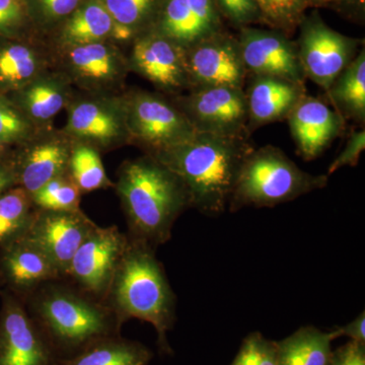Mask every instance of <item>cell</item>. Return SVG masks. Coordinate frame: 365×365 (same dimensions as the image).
Wrapping results in <instances>:
<instances>
[{"label": "cell", "instance_id": "cell-1", "mask_svg": "<svg viewBox=\"0 0 365 365\" xmlns=\"http://www.w3.org/2000/svg\"><path fill=\"white\" fill-rule=\"evenodd\" d=\"M114 189L128 225V235L157 250L172 237L173 227L191 201L186 187L150 155L124 160Z\"/></svg>", "mask_w": 365, "mask_h": 365}, {"label": "cell", "instance_id": "cell-2", "mask_svg": "<svg viewBox=\"0 0 365 365\" xmlns=\"http://www.w3.org/2000/svg\"><path fill=\"white\" fill-rule=\"evenodd\" d=\"M253 150L249 138L196 132L189 140L150 155L181 180L191 208L217 216L227 210L242 163Z\"/></svg>", "mask_w": 365, "mask_h": 365}, {"label": "cell", "instance_id": "cell-3", "mask_svg": "<svg viewBox=\"0 0 365 365\" xmlns=\"http://www.w3.org/2000/svg\"><path fill=\"white\" fill-rule=\"evenodd\" d=\"M21 302L59 360L121 335L114 312L66 279L46 282Z\"/></svg>", "mask_w": 365, "mask_h": 365}, {"label": "cell", "instance_id": "cell-4", "mask_svg": "<svg viewBox=\"0 0 365 365\" xmlns=\"http://www.w3.org/2000/svg\"><path fill=\"white\" fill-rule=\"evenodd\" d=\"M104 302L122 325L130 319L153 325L160 352L172 354L168 333L176 322L177 299L155 248L128 235Z\"/></svg>", "mask_w": 365, "mask_h": 365}, {"label": "cell", "instance_id": "cell-5", "mask_svg": "<svg viewBox=\"0 0 365 365\" xmlns=\"http://www.w3.org/2000/svg\"><path fill=\"white\" fill-rule=\"evenodd\" d=\"M327 175H312L300 169L280 148L272 145L254 150L242 163L228 210L274 207L328 185Z\"/></svg>", "mask_w": 365, "mask_h": 365}, {"label": "cell", "instance_id": "cell-6", "mask_svg": "<svg viewBox=\"0 0 365 365\" xmlns=\"http://www.w3.org/2000/svg\"><path fill=\"white\" fill-rule=\"evenodd\" d=\"M130 145L153 155L189 140L196 134L170 97L139 88L123 93Z\"/></svg>", "mask_w": 365, "mask_h": 365}, {"label": "cell", "instance_id": "cell-7", "mask_svg": "<svg viewBox=\"0 0 365 365\" xmlns=\"http://www.w3.org/2000/svg\"><path fill=\"white\" fill-rule=\"evenodd\" d=\"M54 68L78 91L119 95L130 73L126 50L113 41L91 43L53 51Z\"/></svg>", "mask_w": 365, "mask_h": 365}, {"label": "cell", "instance_id": "cell-8", "mask_svg": "<svg viewBox=\"0 0 365 365\" xmlns=\"http://www.w3.org/2000/svg\"><path fill=\"white\" fill-rule=\"evenodd\" d=\"M123 93L95 95L76 91L67 106L62 130L72 140L88 144L101 155L130 145Z\"/></svg>", "mask_w": 365, "mask_h": 365}, {"label": "cell", "instance_id": "cell-9", "mask_svg": "<svg viewBox=\"0 0 365 365\" xmlns=\"http://www.w3.org/2000/svg\"><path fill=\"white\" fill-rule=\"evenodd\" d=\"M170 98L198 133L249 138L245 88L204 86Z\"/></svg>", "mask_w": 365, "mask_h": 365}, {"label": "cell", "instance_id": "cell-10", "mask_svg": "<svg viewBox=\"0 0 365 365\" xmlns=\"http://www.w3.org/2000/svg\"><path fill=\"white\" fill-rule=\"evenodd\" d=\"M299 26L295 43L306 78L327 91L356 56L359 42L331 29L318 13L304 16Z\"/></svg>", "mask_w": 365, "mask_h": 365}, {"label": "cell", "instance_id": "cell-11", "mask_svg": "<svg viewBox=\"0 0 365 365\" xmlns=\"http://www.w3.org/2000/svg\"><path fill=\"white\" fill-rule=\"evenodd\" d=\"M130 72L150 81L158 93L175 97L192 90L185 49L153 30L137 36L126 49Z\"/></svg>", "mask_w": 365, "mask_h": 365}, {"label": "cell", "instance_id": "cell-12", "mask_svg": "<svg viewBox=\"0 0 365 365\" xmlns=\"http://www.w3.org/2000/svg\"><path fill=\"white\" fill-rule=\"evenodd\" d=\"M127 242L117 225H97L74 254L64 279L104 302Z\"/></svg>", "mask_w": 365, "mask_h": 365}, {"label": "cell", "instance_id": "cell-13", "mask_svg": "<svg viewBox=\"0 0 365 365\" xmlns=\"http://www.w3.org/2000/svg\"><path fill=\"white\" fill-rule=\"evenodd\" d=\"M72 139L55 126L39 129L30 138L14 148L11 160L16 185L30 195L67 172Z\"/></svg>", "mask_w": 365, "mask_h": 365}, {"label": "cell", "instance_id": "cell-14", "mask_svg": "<svg viewBox=\"0 0 365 365\" xmlns=\"http://www.w3.org/2000/svg\"><path fill=\"white\" fill-rule=\"evenodd\" d=\"M0 297V365H58L24 302L6 289Z\"/></svg>", "mask_w": 365, "mask_h": 365}, {"label": "cell", "instance_id": "cell-15", "mask_svg": "<svg viewBox=\"0 0 365 365\" xmlns=\"http://www.w3.org/2000/svg\"><path fill=\"white\" fill-rule=\"evenodd\" d=\"M97 225L81 209L35 208L23 237L47 255L64 279L74 254Z\"/></svg>", "mask_w": 365, "mask_h": 365}, {"label": "cell", "instance_id": "cell-16", "mask_svg": "<svg viewBox=\"0 0 365 365\" xmlns=\"http://www.w3.org/2000/svg\"><path fill=\"white\" fill-rule=\"evenodd\" d=\"M192 88L230 86L245 88L248 72L237 38L225 31L185 49Z\"/></svg>", "mask_w": 365, "mask_h": 365}, {"label": "cell", "instance_id": "cell-17", "mask_svg": "<svg viewBox=\"0 0 365 365\" xmlns=\"http://www.w3.org/2000/svg\"><path fill=\"white\" fill-rule=\"evenodd\" d=\"M247 72L306 85L297 43L280 31L244 26L237 37Z\"/></svg>", "mask_w": 365, "mask_h": 365}, {"label": "cell", "instance_id": "cell-18", "mask_svg": "<svg viewBox=\"0 0 365 365\" xmlns=\"http://www.w3.org/2000/svg\"><path fill=\"white\" fill-rule=\"evenodd\" d=\"M151 30L182 49L223 31L215 0H163Z\"/></svg>", "mask_w": 365, "mask_h": 365}, {"label": "cell", "instance_id": "cell-19", "mask_svg": "<svg viewBox=\"0 0 365 365\" xmlns=\"http://www.w3.org/2000/svg\"><path fill=\"white\" fill-rule=\"evenodd\" d=\"M63 279L47 255L21 235L0 249V290L24 300L49 281Z\"/></svg>", "mask_w": 365, "mask_h": 365}, {"label": "cell", "instance_id": "cell-20", "mask_svg": "<svg viewBox=\"0 0 365 365\" xmlns=\"http://www.w3.org/2000/svg\"><path fill=\"white\" fill-rule=\"evenodd\" d=\"M299 155L306 160L319 158L338 138L346 120L319 98L304 96L287 118Z\"/></svg>", "mask_w": 365, "mask_h": 365}, {"label": "cell", "instance_id": "cell-21", "mask_svg": "<svg viewBox=\"0 0 365 365\" xmlns=\"http://www.w3.org/2000/svg\"><path fill=\"white\" fill-rule=\"evenodd\" d=\"M54 67V55L44 38H0V93L9 95Z\"/></svg>", "mask_w": 365, "mask_h": 365}, {"label": "cell", "instance_id": "cell-22", "mask_svg": "<svg viewBox=\"0 0 365 365\" xmlns=\"http://www.w3.org/2000/svg\"><path fill=\"white\" fill-rule=\"evenodd\" d=\"M76 91L64 74L53 67L7 97L36 128L44 129L54 126L55 117L66 111Z\"/></svg>", "mask_w": 365, "mask_h": 365}, {"label": "cell", "instance_id": "cell-23", "mask_svg": "<svg viewBox=\"0 0 365 365\" xmlns=\"http://www.w3.org/2000/svg\"><path fill=\"white\" fill-rule=\"evenodd\" d=\"M245 93L249 133L265 125L287 120L307 96L306 85L264 76H252Z\"/></svg>", "mask_w": 365, "mask_h": 365}, {"label": "cell", "instance_id": "cell-24", "mask_svg": "<svg viewBox=\"0 0 365 365\" xmlns=\"http://www.w3.org/2000/svg\"><path fill=\"white\" fill-rule=\"evenodd\" d=\"M115 24L102 0H85L45 38L52 51L113 41Z\"/></svg>", "mask_w": 365, "mask_h": 365}, {"label": "cell", "instance_id": "cell-25", "mask_svg": "<svg viewBox=\"0 0 365 365\" xmlns=\"http://www.w3.org/2000/svg\"><path fill=\"white\" fill-rule=\"evenodd\" d=\"M336 112L359 124L365 121V50L357 53L326 91Z\"/></svg>", "mask_w": 365, "mask_h": 365}, {"label": "cell", "instance_id": "cell-26", "mask_svg": "<svg viewBox=\"0 0 365 365\" xmlns=\"http://www.w3.org/2000/svg\"><path fill=\"white\" fill-rule=\"evenodd\" d=\"M163 0H102L114 21L113 42L125 50L137 36L153 28Z\"/></svg>", "mask_w": 365, "mask_h": 365}, {"label": "cell", "instance_id": "cell-27", "mask_svg": "<svg viewBox=\"0 0 365 365\" xmlns=\"http://www.w3.org/2000/svg\"><path fill=\"white\" fill-rule=\"evenodd\" d=\"M150 348L121 335L112 336L88 346L58 365H148L153 359Z\"/></svg>", "mask_w": 365, "mask_h": 365}, {"label": "cell", "instance_id": "cell-28", "mask_svg": "<svg viewBox=\"0 0 365 365\" xmlns=\"http://www.w3.org/2000/svg\"><path fill=\"white\" fill-rule=\"evenodd\" d=\"M333 332H323L313 326L302 327L285 339L276 342L279 365H327Z\"/></svg>", "mask_w": 365, "mask_h": 365}, {"label": "cell", "instance_id": "cell-29", "mask_svg": "<svg viewBox=\"0 0 365 365\" xmlns=\"http://www.w3.org/2000/svg\"><path fill=\"white\" fill-rule=\"evenodd\" d=\"M67 173L83 195L98 190L114 188V182L106 174L102 155L88 144L72 143Z\"/></svg>", "mask_w": 365, "mask_h": 365}, {"label": "cell", "instance_id": "cell-30", "mask_svg": "<svg viewBox=\"0 0 365 365\" xmlns=\"http://www.w3.org/2000/svg\"><path fill=\"white\" fill-rule=\"evenodd\" d=\"M34 210L32 197L21 187L0 198V249L23 235Z\"/></svg>", "mask_w": 365, "mask_h": 365}, {"label": "cell", "instance_id": "cell-31", "mask_svg": "<svg viewBox=\"0 0 365 365\" xmlns=\"http://www.w3.org/2000/svg\"><path fill=\"white\" fill-rule=\"evenodd\" d=\"M81 196L83 193L67 172L53 178L31 195L34 207L52 211L79 210Z\"/></svg>", "mask_w": 365, "mask_h": 365}, {"label": "cell", "instance_id": "cell-32", "mask_svg": "<svg viewBox=\"0 0 365 365\" xmlns=\"http://www.w3.org/2000/svg\"><path fill=\"white\" fill-rule=\"evenodd\" d=\"M83 1L85 0H24L34 30L44 39Z\"/></svg>", "mask_w": 365, "mask_h": 365}, {"label": "cell", "instance_id": "cell-33", "mask_svg": "<svg viewBox=\"0 0 365 365\" xmlns=\"http://www.w3.org/2000/svg\"><path fill=\"white\" fill-rule=\"evenodd\" d=\"M262 23L274 30L292 32L304 18V11L311 6V0H255Z\"/></svg>", "mask_w": 365, "mask_h": 365}, {"label": "cell", "instance_id": "cell-34", "mask_svg": "<svg viewBox=\"0 0 365 365\" xmlns=\"http://www.w3.org/2000/svg\"><path fill=\"white\" fill-rule=\"evenodd\" d=\"M39 129L11 102L6 95L0 93V140L16 148L30 138Z\"/></svg>", "mask_w": 365, "mask_h": 365}, {"label": "cell", "instance_id": "cell-35", "mask_svg": "<svg viewBox=\"0 0 365 365\" xmlns=\"http://www.w3.org/2000/svg\"><path fill=\"white\" fill-rule=\"evenodd\" d=\"M35 35L38 34L34 30L24 0H0V38Z\"/></svg>", "mask_w": 365, "mask_h": 365}, {"label": "cell", "instance_id": "cell-36", "mask_svg": "<svg viewBox=\"0 0 365 365\" xmlns=\"http://www.w3.org/2000/svg\"><path fill=\"white\" fill-rule=\"evenodd\" d=\"M230 365H279L275 341L266 339L259 332L250 334Z\"/></svg>", "mask_w": 365, "mask_h": 365}, {"label": "cell", "instance_id": "cell-37", "mask_svg": "<svg viewBox=\"0 0 365 365\" xmlns=\"http://www.w3.org/2000/svg\"><path fill=\"white\" fill-rule=\"evenodd\" d=\"M215 2L222 18L240 29L261 21L255 0H215Z\"/></svg>", "mask_w": 365, "mask_h": 365}, {"label": "cell", "instance_id": "cell-38", "mask_svg": "<svg viewBox=\"0 0 365 365\" xmlns=\"http://www.w3.org/2000/svg\"><path fill=\"white\" fill-rule=\"evenodd\" d=\"M365 148V130L352 132L348 138L345 148L341 151L340 155L334 160L332 165L329 167L327 176H331L344 167H355L359 162L360 155Z\"/></svg>", "mask_w": 365, "mask_h": 365}, {"label": "cell", "instance_id": "cell-39", "mask_svg": "<svg viewBox=\"0 0 365 365\" xmlns=\"http://www.w3.org/2000/svg\"><path fill=\"white\" fill-rule=\"evenodd\" d=\"M327 365H365V344L350 340L331 352Z\"/></svg>", "mask_w": 365, "mask_h": 365}, {"label": "cell", "instance_id": "cell-40", "mask_svg": "<svg viewBox=\"0 0 365 365\" xmlns=\"http://www.w3.org/2000/svg\"><path fill=\"white\" fill-rule=\"evenodd\" d=\"M335 338L345 337L350 338L355 342L365 344V314L362 312L356 319L348 323L347 325L338 327L332 331Z\"/></svg>", "mask_w": 365, "mask_h": 365}, {"label": "cell", "instance_id": "cell-41", "mask_svg": "<svg viewBox=\"0 0 365 365\" xmlns=\"http://www.w3.org/2000/svg\"><path fill=\"white\" fill-rule=\"evenodd\" d=\"M16 186L18 185L11 158L0 160V198Z\"/></svg>", "mask_w": 365, "mask_h": 365}, {"label": "cell", "instance_id": "cell-42", "mask_svg": "<svg viewBox=\"0 0 365 365\" xmlns=\"http://www.w3.org/2000/svg\"><path fill=\"white\" fill-rule=\"evenodd\" d=\"M13 150V148H9V145L0 140V160L11 158Z\"/></svg>", "mask_w": 365, "mask_h": 365}, {"label": "cell", "instance_id": "cell-43", "mask_svg": "<svg viewBox=\"0 0 365 365\" xmlns=\"http://www.w3.org/2000/svg\"><path fill=\"white\" fill-rule=\"evenodd\" d=\"M341 1V0H311V6H324V4H332V2Z\"/></svg>", "mask_w": 365, "mask_h": 365}]
</instances>
